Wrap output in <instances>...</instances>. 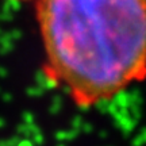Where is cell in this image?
Instances as JSON below:
<instances>
[{
	"instance_id": "6da1fadb",
	"label": "cell",
	"mask_w": 146,
	"mask_h": 146,
	"mask_svg": "<svg viewBox=\"0 0 146 146\" xmlns=\"http://www.w3.org/2000/svg\"><path fill=\"white\" fill-rule=\"evenodd\" d=\"M46 77L80 108L146 80V0H35Z\"/></svg>"
},
{
	"instance_id": "7a4b0ae2",
	"label": "cell",
	"mask_w": 146,
	"mask_h": 146,
	"mask_svg": "<svg viewBox=\"0 0 146 146\" xmlns=\"http://www.w3.org/2000/svg\"><path fill=\"white\" fill-rule=\"evenodd\" d=\"M19 1H29V0H19Z\"/></svg>"
}]
</instances>
